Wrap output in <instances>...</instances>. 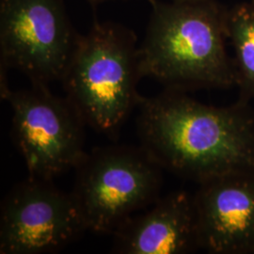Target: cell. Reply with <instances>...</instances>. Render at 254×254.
<instances>
[{
  "instance_id": "cell-4",
  "label": "cell",
  "mask_w": 254,
  "mask_h": 254,
  "mask_svg": "<svg viewBox=\"0 0 254 254\" xmlns=\"http://www.w3.org/2000/svg\"><path fill=\"white\" fill-rule=\"evenodd\" d=\"M74 170L71 194L87 231L112 235L159 198L163 169L140 145L95 149Z\"/></svg>"
},
{
  "instance_id": "cell-6",
  "label": "cell",
  "mask_w": 254,
  "mask_h": 254,
  "mask_svg": "<svg viewBox=\"0 0 254 254\" xmlns=\"http://www.w3.org/2000/svg\"><path fill=\"white\" fill-rule=\"evenodd\" d=\"M81 34L64 0L0 1V68L24 73L31 83L62 80Z\"/></svg>"
},
{
  "instance_id": "cell-11",
  "label": "cell",
  "mask_w": 254,
  "mask_h": 254,
  "mask_svg": "<svg viewBox=\"0 0 254 254\" xmlns=\"http://www.w3.org/2000/svg\"><path fill=\"white\" fill-rule=\"evenodd\" d=\"M89 1L91 4H98V3H102V2H106V1H111V0H87Z\"/></svg>"
},
{
  "instance_id": "cell-12",
  "label": "cell",
  "mask_w": 254,
  "mask_h": 254,
  "mask_svg": "<svg viewBox=\"0 0 254 254\" xmlns=\"http://www.w3.org/2000/svg\"><path fill=\"white\" fill-rule=\"evenodd\" d=\"M253 254H254V252H253Z\"/></svg>"
},
{
  "instance_id": "cell-10",
  "label": "cell",
  "mask_w": 254,
  "mask_h": 254,
  "mask_svg": "<svg viewBox=\"0 0 254 254\" xmlns=\"http://www.w3.org/2000/svg\"><path fill=\"white\" fill-rule=\"evenodd\" d=\"M228 40L234 49L236 85L242 100L254 99V2L228 9Z\"/></svg>"
},
{
  "instance_id": "cell-5",
  "label": "cell",
  "mask_w": 254,
  "mask_h": 254,
  "mask_svg": "<svg viewBox=\"0 0 254 254\" xmlns=\"http://www.w3.org/2000/svg\"><path fill=\"white\" fill-rule=\"evenodd\" d=\"M12 111L11 135L31 177L52 180L75 169L86 152L81 116L66 97L48 85L31 83L27 90L1 92Z\"/></svg>"
},
{
  "instance_id": "cell-9",
  "label": "cell",
  "mask_w": 254,
  "mask_h": 254,
  "mask_svg": "<svg viewBox=\"0 0 254 254\" xmlns=\"http://www.w3.org/2000/svg\"><path fill=\"white\" fill-rule=\"evenodd\" d=\"M112 236L114 254H181L200 249L194 197L185 191L159 197Z\"/></svg>"
},
{
  "instance_id": "cell-2",
  "label": "cell",
  "mask_w": 254,
  "mask_h": 254,
  "mask_svg": "<svg viewBox=\"0 0 254 254\" xmlns=\"http://www.w3.org/2000/svg\"><path fill=\"white\" fill-rule=\"evenodd\" d=\"M151 15L139 46L142 77L167 90L236 85L226 49L228 9L217 0H149Z\"/></svg>"
},
{
  "instance_id": "cell-1",
  "label": "cell",
  "mask_w": 254,
  "mask_h": 254,
  "mask_svg": "<svg viewBox=\"0 0 254 254\" xmlns=\"http://www.w3.org/2000/svg\"><path fill=\"white\" fill-rule=\"evenodd\" d=\"M136 109L140 146L163 170L200 184L254 173V113L247 101L214 107L166 90L142 96Z\"/></svg>"
},
{
  "instance_id": "cell-7",
  "label": "cell",
  "mask_w": 254,
  "mask_h": 254,
  "mask_svg": "<svg viewBox=\"0 0 254 254\" xmlns=\"http://www.w3.org/2000/svg\"><path fill=\"white\" fill-rule=\"evenodd\" d=\"M87 229L71 193L52 180L28 176L3 200L0 217V254L56 253Z\"/></svg>"
},
{
  "instance_id": "cell-3",
  "label": "cell",
  "mask_w": 254,
  "mask_h": 254,
  "mask_svg": "<svg viewBox=\"0 0 254 254\" xmlns=\"http://www.w3.org/2000/svg\"><path fill=\"white\" fill-rule=\"evenodd\" d=\"M139 46L130 28L95 21L81 35L61 81L86 126L117 135L142 96Z\"/></svg>"
},
{
  "instance_id": "cell-8",
  "label": "cell",
  "mask_w": 254,
  "mask_h": 254,
  "mask_svg": "<svg viewBox=\"0 0 254 254\" xmlns=\"http://www.w3.org/2000/svg\"><path fill=\"white\" fill-rule=\"evenodd\" d=\"M198 244L209 254H253L254 173L200 183L194 196Z\"/></svg>"
},
{
  "instance_id": "cell-13",
  "label": "cell",
  "mask_w": 254,
  "mask_h": 254,
  "mask_svg": "<svg viewBox=\"0 0 254 254\" xmlns=\"http://www.w3.org/2000/svg\"><path fill=\"white\" fill-rule=\"evenodd\" d=\"M251 1H254V0H251Z\"/></svg>"
}]
</instances>
